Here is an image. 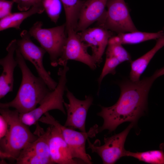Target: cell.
<instances>
[{"instance_id": "obj_1", "label": "cell", "mask_w": 164, "mask_h": 164, "mask_svg": "<svg viewBox=\"0 0 164 164\" xmlns=\"http://www.w3.org/2000/svg\"><path fill=\"white\" fill-rule=\"evenodd\" d=\"M163 75L164 67L142 80L133 81L129 79L120 82V94L117 102L110 107L100 106L101 110L97 115L103 119L104 122L99 127V132L105 130L111 132L125 122L135 125L147 110L148 94L152 84Z\"/></svg>"}, {"instance_id": "obj_2", "label": "cell", "mask_w": 164, "mask_h": 164, "mask_svg": "<svg viewBox=\"0 0 164 164\" xmlns=\"http://www.w3.org/2000/svg\"><path fill=\"white\" fill-rule=\"evenodd\" d=\"M15 58L22 73V79L15 97L12 101L0 103V108H12L19 114L35 109L52 90L40 77L35 76L28 67L19 50L15 51Z\"/></svg>"}, {"instance_id": "obj_3", "label": "cell", "mask_w": 164, "mask_h": 164, "mask_svg": "<svg viewBox=\"0 0 164 164\" xmlns=\"http://www.w3.org/2000/svg\"><path fill=\"white\" fill-rule=\"evenodd\" d=\"M0 113L6 119L9 126L7 135L0 139V158L16 160L22 151L38 136L32 133L29 126L22 121L19 113L15 109L2 108Z\"/></svg>"}, {"instance_id": "obj_4", "label": "cell", "mask_w": 164, "mask_h": 164, "mask_svg": "<svg viewBox=\"0 0 164 164\" xmlns=\"http://www.w3.org/2000/svg\"><path fill=\"white\" fill-rule=\"evenodd\" d=\"M39 121L44 124L54 125L60 129L74 159L83 163H93L91 157L86 152L85 145L88 138L94 137L99 133V127L97 125L91 127L87 132H78L62 125L48 112L46 113Z\"/></svg>"}, {"instance_id": "obj_5", "label": "cell", "mask_w": 164, "mask_h": 164, "mask_svg": "<svg viewBox=\"0 0 164 164\" xmlns=\"http://www.w3.org/2000/svg\"><path fill=\"white\" fill-rule=\"evenodd\" d=\"M59 68L57 85L45 97L39 106L32 111L24 114H19L22 121L29 126L36 124L39 119L47 112L53 110H58L66 114L64 105L63 96L67 88V74L69 70L67 63Z\"/></svg>"}, {"instance_id": "obj_6", "label": "cell", "mask_w": 164, "mask_h": 164, "mask_svg": "<svg viewBox=\"0 0 164 164\" xmlns=\"http://www.w3.org/2000/svg\"><path fill=\"white\" fill-rule=\"evenodd\" d=\"M43 23L38 21L30 28L29 33L36 39L50 56L51 65L57 66L67 38L65 23L49 28H42Z\"/></svg>"}, {"instance_id": "obj_7", "label": "cell", "mask_w": 164, "mask_h": 164, "mask_svg": "<svg viewBox=\"0 0 164 164\" xmlns=\"http://www.w3.org/2000/svg\"><path fill=\"white\" fill-rule=\"evenodd\" d=\"M107 10L97 22V26L117 33L137 30L124 0H108Z\"/></svg>"}, {"instance_id": "obj_8", "label": "cell", "mask_w": 164, "mask_h": 164, "mask_svg": "<svg viewBox=\"0 0 164 164\" xmlns=\"http://www.w3.org/2000/svg\"><path fill=\"white\" fill-rule=\"evenodd\" d=\"M20 36L21 38L17 40V48L25 60L29 61L34 65L38 76L43 79L49 89L54 90L58 82L51 77L44 66L43 58L46 51L32 41L31 36L27 30L22 31Z\"/></svg>"}, {"instance_id": "obj_9", "label": "cell", "mask_w": 164, "mask_h": 164, "mask_svg": "<svg viewBox=\"0 0 164 164\" xmlns=\"http://www.w3.org/2000/svg\"><path fill=\"white\" fill-rule=\"evenodd\" d=\"M34 133L37 138L28 144L21 152L16 160L18 164H53L49 145L48 128L45 131L38 123Z\"/></svg>"}, {"instance_id": "obj_10", "label": "cell", "mask_w": 164, "mask_h": 164, "mask_svg": "<svg viewBox=\"0 0 164 164\" xmlns=\"http://www.w3.org/2000/svg\"><path fill=\"white\" fill-rule=\"evenodd\" d=\"M135 125L131 124L123 131L109 137H104V144L97 145L87 139L88 149L95 153L101 158L104 164H114L121 157L125 156L126 150L124 145L126 138L131 129Z\"/></svg>"}, {"instance_id": "obj_11", "label": "cell", "mask_w": 164, "mask_h": 164, "mask_svg": "<svg viewBox=\"0 0 164 164\" xmlns=\"http://www.w3.org/2000/svg\"><path fill=\"white\" fill-rule=\"evenodd\" d=\"M67 33V39L57 65L63 66L68 60H72L82 63L94 70L97 64L92 56L88 53V47L81 41L77 32L71 29Z\"/></svg>"}, {"instance_id": "obj_12", "label": "cell", "mask_w": 164, "mask_h": 164, "mask_svg": "<svg viewBox=\"0 0 164 164\" xmlns=\"http://www.w3.org/2000/svg\"><path fill=\"white\" fill-rule=\"evenodd\" d=\"M66 97L68 103L64 102L67 112V118L64 126L80 131L86 132L85 123L88 110L93 104V98L86 96L84 100L76 98L73 94L67 88Z\"/></svg>"}, {"instance_id": "obj_13", "label": "cell", "mask_w": 164, "mask_h": 164, "mask_svg": "<svg viewBox=\"0 0 164 164\" xmlns=\"http://www.w3.org/2000/svg\"><path fill=\"white\" fill-rule=\"evenodd\" d=\"M77 33L81 41L91 48L92 56L97 64H100L109 40L112 37L111 31L97 26L88 28Z\"/></svg>"}, {"instance_id": "obj_14", "label": "cell", "mask_w": 164, "mask_h": 164, "mask_svg": "<svg viewBox=\"0 0 164 164\" xmlns=\"http://www.w3.org/2000/svg\"><path fill=\"white\" fill-rule=\"evenodd\" d=\"M48 128L49 151L51 158L54 163L58 164L83 163L72 157L60 129L51 125H50Z\"/></svg>"}, {"instance_id": "obj_15", "label": "cell", "mask_w": 164, "mask_h": 164, "mask_svg": "<svg viewBox=\"0 0 164 164\" xmlns=\"http://www.w3.org/2000/svg\"><path fill=\"white\" fill-rule=\"evenodd\" d=\"M17 48V40L14 39L6 48L7 52L6 55L0 60V64L3 68L0 76V99L13 91L14 71L18 66L17 61L14 57Z\"/></svg>"}, {"instance_id": "obj_16", "label": "cell", "mask_w": 164, "mask_h": 164, "mask_svg": "<svg viewBox=\"0 0 164 164\" xmlns=\"http://www.w3.org/2000/svg\"><path fill=\"white\" fill-rule=\"evenodd\" d=\"M108 0H84L81 9L75 31L77 32L88 28L104 14Z\"/></svg>"}, {"instance_id": "obj_17", "label": "cell", "mask_w": 164, "mask_h": 164, "mask_svg": "<svg viewBox=\"0 0 164 164\" xmlns=\"http://www.w3.org/2000/svg\"><path fill=\"white\" fill-rule=\"evenodd\" d=\"M164 31V28L163 30ZM164 46V34L158 39L154 47L140 57L131 62L129 79L133 81L140 80L150 60L156 52Z\"/></svg>"}, {"instance_id": "obj_18", "label": "cell", "mask_w": 164, "mask_h": 164, "mask_svg": "<svg viewBox=\"0 0 164 164\" xmlns=\"http://www.w3.org/2000/svg\"><path fill=\"white\" fill-rule=\"evenodd\" d=\"M164 34L163 30L156 32H147L137 30L118 33L111 39L113 40L123 44H135L152 39H157Z\"/></svg>"}, {"instance_id": "obj_19", "label": "cell", "mask_w": 164, "mask_h": 164, "mask_svg": "<svg viewBox=\"0 0 164 164\" xmlns=\"http://www.w3.org/2000/svg\"><path fill=\"white\" fill-rule=\"evenodd\" d=\"M44 11L43 7L35 6L27 11L12 13L0 19V31H2L10 28L20 29L21 24L25 19L34 14H41Z\"/></svg>"}, {"instance_id": "obj_20", "label": "cell", "mask_w": 164, "mask_h": 164, "mask_svg": "<svg viewBox=\"0 0 164 164\" xmlns=\"http://www.w3.org/2000/svg\"><path fill=\"white\" fill-rule=\"evenodd\" d=\"M60 0L65 12L66 32L71 29L75 31L80 12L84 0Z\"/></svg>"}, {"instance_id": "obj_21", "label": "cell", "mask_w": 164, "mask_h": 164, "mask_svg": "<svg viewBox=\"0 0 164 164\" xmlns=\"http://www.w3.org/2000/svg\"><path fill=\"white\" fill-rule=\"evenodd\" d=\"M125 156L131 157L146 163L164 164V152L162 149L143 152H132L126 151Z\"/></svg>"}, {"instance_id": "obj_22", "label": "cell", "mask_w": 164, "mask_h": 164, "mask_svg": "<svg viewBox=\"0 0 164 164\" xmlns=\"http://www.w3.org/2000/svg\"><path fill=\"white\" fill-rule=\"evenodd\" d=\"M121 44L116 42L110 38L106 52V56L116 58L121 63L125 61H132L131 57L128 51Z\"/></svg>"}, {"instance_id": "obj_23", "label": "cell", "mask_w": 164, "mask_h": 164, "mask_svg": "<svg viewBox=\"0 0 164 164\" xmlns=\"http://www.w3.org/2000/svg\"><path fill=\"white\" fill-rule=\"evenodd\" d=\"M60 0H42V5L48 16L51 21L56 23L62 10Z\"/></svg>"}, {"instance_id": "obj_24", "label": "cell", "mask_w": 164, "mask_h": 164, "mask_svg": "<svg viewBox=\"0 0 164 164\" xmlns=\"http://www.w3.org/2000/svg\"><path fill=\"white\" fill-rule=\"evenodd\" d=\"M120 62L116 58L110 56H106L105 62L101 74L98 79V87H100L103 78L109 74H114L116 69Z\"/></svg>"}, {"instance_id": "obj_25", "label": "cell", "mask_w": 164, "mask_h": 164, "mask_svg": "<svg viewBox=\"0 0 164 164\" xmlns=\"http://www.w3.org/2000/svg\"><path fill=\"white\" fill-rule=\"evenodd\" d=\"M17 4L18 9L21 11L28 10L31 7L42 6V0H18Z\"/></svg>"}, {"instance_id": "obj_26", "label": "cell", "mask_w": 164, "mask_h": 164, "mask_svg": "<svg viewBox=\"0 0 164 164\" xmlns=\"http://www.w3.org/2000/svg\"><path fill=\"white\" fill-rule=\"evenodd\" d=\"M14 2L8 0H0V19L5 18L12 13V8Z\"/></svg>"}, {"instance_id": "obj_27", "label": "cell", "mask_w": 164, "mask_h": 164, "mask_svg": "<svg viewBox=\"0 0 164 164\" xmlns=\"http://www.w3.org/2000/svg\"><path fill=\"white\" fill-rule=\"evenodd\" d=\"M9 129L7 121L2 114L0 115V139L7 135Z\"/></svg>"}, {"instance_id": "obj_28", "label": "cell", "mask_w": 164, "mask_h": 164, "mask_svg": "<svg viewBox=\"0 0 164 164\" xmlns=\"http://www.w3.org/2000/svg\"><path fill=\"white\" fill-rule=\"evenodd\" d=\"M8 0L12 1L16 3L17 4L18 3V0Z\"/></svg>"}]
</instances>
